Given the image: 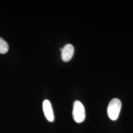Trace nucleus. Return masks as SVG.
Instances as JSON below:
<instances>
[{"label":"nucleus","instance_id":"nucleus-1","mask_svg":"<svg viewBox=\"0 0 133 133\" xmlns=\"http://www.w3.org/2000/svg\"><path fill=\"white\" fill-rule=\"evenodd\" d=\"M122 107L120 100L117 98H114L111 100L108 107L107 112L110 119L115 121L118 118L119 114Z\"/></svg>","mask_w":133,"mask_h":133},{"label":"nucleus","instance_id":"nucleus-2","mask_svg":"<svg viewBox=\"0 0 133 133\" xmlns=\"http://www.w3.org/2000/svg\"><path fill=\"white\" fill-rule=\"evenodd\" d=\"M72 117L76 123H81L85 119L84 107L79 101H75L73 105Z\"/></svg>","mask_w":133,"mask_h":133},{"label":"nucleus","instance_id":"nucleus-5","mask_svg":"<svg viewBox=\"0 0 133 133\" xmlns=\"http://www.w3.org/2000/svg\"><path fill=\"white\" fill-rule=\"evenodd\" d=\"M9 46L5 40L0 37V54H5L8 52Z\"/></svg>","mask_w":133,"mask_h":133},{"label":"nucleus","instance_id":"nucleus-3","mask_svg":"<svg viewBox=\"0 0 133 133\" xmlns=\"http://www.w3.org/2000/svg\"><path fill=\"white\" fill-rule=\"evenodd\" d=\"M74 53V48L71 44H66L61 51V57L64 62L69 61L73 56Z\"/></svg>","mask_w":133,"mask_h":133},{"label":"nucleus","instance_id":"nucleus-4","mask_svg":"<svg viewBox=\"0 0 133 133\" xmlns=\"http://www.w3.org/2000/svg\"><path fill=\"white\" fill-rule=\"evenodd\" d=\"M43 110L44 114L48 121L53 122L54 120V114L51 104L49 101L44 100L43 102Z\"/></svg>","mask_w":133,"mask_h":133}]
</instances>
